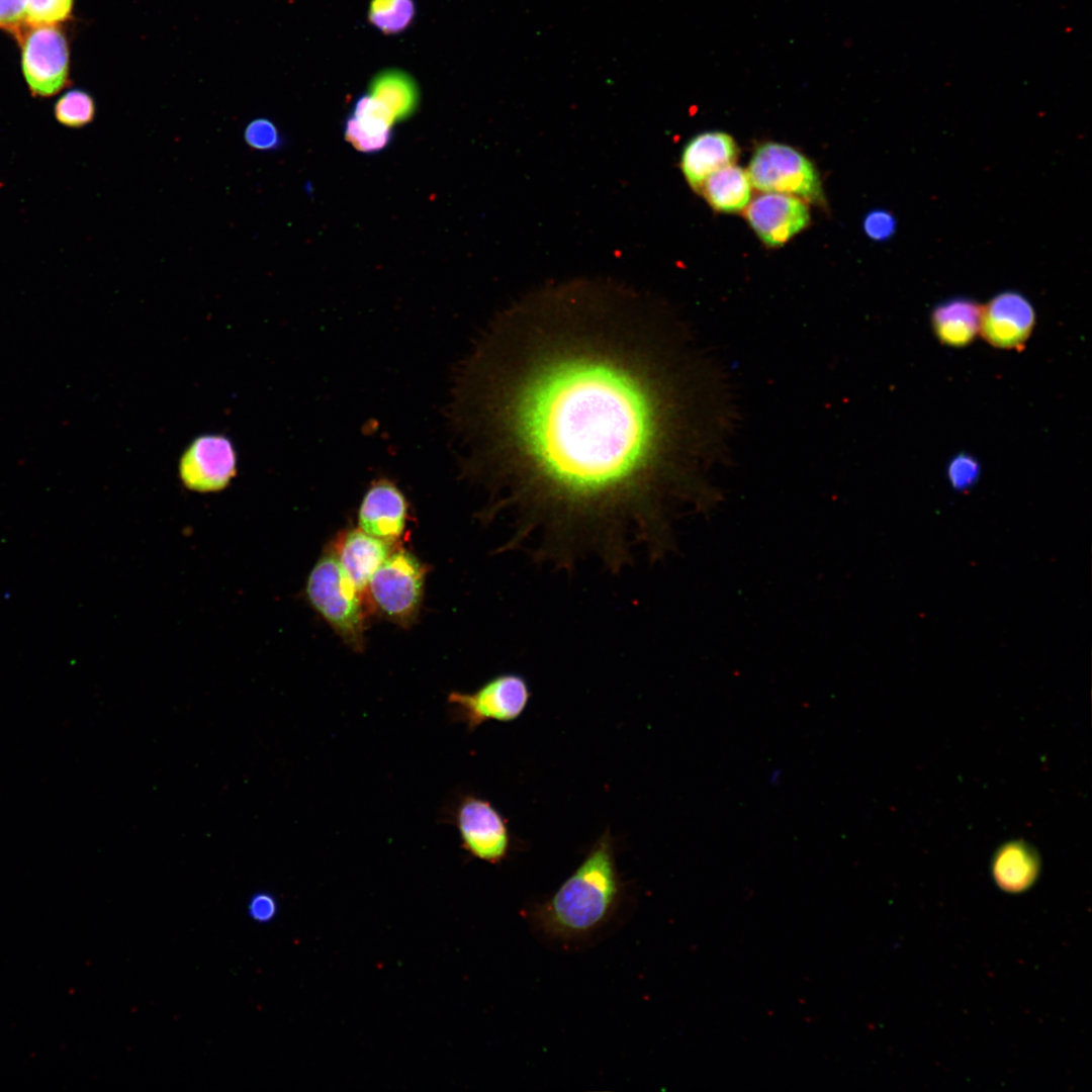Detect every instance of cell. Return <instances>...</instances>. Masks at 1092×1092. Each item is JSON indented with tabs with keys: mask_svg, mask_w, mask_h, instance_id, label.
I'll use <instances>...</instances> for the list:
<instances>
[{
	"mask_svg": "<svg viewBox=\"0 0 1092 1092\" xmlns=\"http://www.w3.org/2000/svg\"><path fill=\"white\" fill-rule=\"evenodd\" d=\"M564 289L497 316L463 363L452 421L465 474L514 516L504 549L618 570L664 550L700 454L694 358L640 298Z\"/></svg>",
	"mask_w": 1092,
	"mask_h": 1092,
	"instance_id": "6da1fadb",
	"label": "cell"
},
{
	"mask_svg": "<svg viewBox=\"0 0 1092 1092\" xmlns=\"http://www.w3.org/2000/svg\"><path fill=\"white\" fill-rule=\"evenodd\" d=\"M622 889L614 842L606 832L552 897L535 908L534 922L551 938L583 937L611 917Z\"/></svg>",
	"mask_w": 1092,
	"mask_h": 1092,
	"instance_id": "7a4b0ae2",
	"label": "cell"
},
{
	"mask_svg": "<svg viewBox=\"0 0 1092 1092\" xmlns=\"http://www.w3.org/2000/svg\"><path fill=\"white\" fill-rule=\"evenodd\" d=\"M305 590L310 605L345 644L354 651H363L365 622L362 593L331 550L312 567Z\"/></svg>",
	"mask_w": 1092,
	"mask_h": 1092,
	"instance_id": "3957f363",
	"label": "cell"
},
{
	"mask_svg": "<svg viewBox=\"0 0 1092 1092\" xmlns=\"http://www.w3.org/2000/svg\"><path fill=\"white\" fill-rule=\"evenodd\" d=\"M427 566L403 549L392 550L366 587L376 610L390 622L408 628L417 620Z\"/></svg>",
	"mask_w": 1092,
	"mask_h": 1092,
	"instance_id": "277c9868",
	"label": "cell"
},
{
	"mask_svg": "<svg viewBox=\"0 0 1092 1092\" xmlns=\"http://www.w3.org/2000/svg\"><path fill=\"white\" fill-rule=\"evenodd\" d=\"M746 172L751 185L762 192L790 194L818 205L825 202L814 164L789 145L777 142L759 145Z\"/></svg>",
	"mask_w": 1092,
	"mask_h": 1092,
	"instance_id": "5b68a950",
	"label": "cell"
},
{
	"mask_svg": "<svg viewBox=\"0 0 1092 1092\" xmlns=\"http://www.w3.org/2000/svg\"><path fill=\"white\" fill-rule=\"evenodd\" d=\"M15 37L20 44L22 73L34 97H52L69 85V44L58 24L25 25Z\"/></svg>",
	"mask_w": 1092,
	"mask_h": 1092,
	"instance_id": "8992f818",
	"label": "cell"
},
{
	"mask_svg": "<svg viewBox=\"0 0 1092 1092\" xmlns=\"http://www.w3.org/2000/svg\"><path fill=\"white\" fill-rule=\"evenodd\" d=\"M530 697L525 677L518 673H503L472 693L451 692L447 702L451 719L463 723L468 731H473L490 720H516L525 711Z\"/></svg>",
	"mask_w": 1092,
	"mask_h": 1092,
	"instance_id": "52a82bcc",
	"label": "cell"
},
{
	"mask_svg": "<svg viewBox=\"0 0 1092 1092\" xmlns=\"http://www.w3.org/2000/svg\"><path fill=\"white\" fill-rule=\"evenodd\" d=\"M453 817L462 848L472 857L497 864L508 856L511 847L508 824L490 802L464 795L456 804Z\"/></svg>",
	"mask_w": 1092,
	"mask_h": 1092,
	"instance_id": "ba28073f",
	"label": "cell"
},
{
	"mask_svg": "<svg viewBox=\"0 0 1092 1092\" xmlns=\"http://www.w3.org/2000/svg\"><path fill=\"white\" fill-rule=\"evenodd\" d=\"M237 459L232 443L223 436L207 435L195 439L179 463L183 484L194 491L223 489L236 475Z\"/></svg>",
	"mask_w": 1092,
	"mask_h": 1092,
	"instance_id": "9c48e42d",
	"label": "cell"
},
{
	"mask_svg": "<svg viewBox=\"0 0 1092 1092\" xmlns=\"http://www.w3.org/2000/svg\"><path fill=\"white\" fill-rule=\"evenodd\" d=\"M745 217L765 246L778 248L807 228L810 211L806 201L797 196L764 192L749 201Z\"/></svg>",
	"mask_w": 1092,
	"mask_h": 1092,
	"instance_id": "30bf717a",
	"label": "cell"
},
{
	"mask_svg": "<svg viewBox=\"0 0 1092 1092\" xmlns=\"http://www.w3.org/2000/svg\"><path fill=\"white\" fill-rule=\"evenodd\" d=\"M1035 322L1031 303L1016 291H1004L981 306L982 337L993 347L1019 349L1029 338Z\"/></svg>",
	"mask_w": 1092,
	"mask_h": 1092,
	"instance_id": "8fae6325",
	"label": "cell"
},
{
	"mask_svg": "<svg viewBox=\"0 0 1092 1092\" xmlns=\"http://www.w3.org/2000/svg\"><path fill=\"white\" fill-rule=\"evenodd\" d=\"M407 502L400 488L390 479L380 477L365 491L358 511L359 528L389 544L403 534L407 518Z\"/></svg>",
	"mask_w": 1092,
	"mask_h": 1092,
	"instance_id": "7c38bea8",
	"label": "cell"
},
{
	"mask_svg": "<svg viewBox=\"0 0 1092 1092\" xmlns=\"http://www.w3.org/2000/svg\"><path fill=\"white\" fill-rule=\"evenodd\" d=\"M738 154L736 142L727 132L703 131L686 144L679 166L690 187L700 193L705 180L715 171L734 164Z\"/></svg>",
	"mask_w": 1092,
	"mask_h": 1092,
	"instance_id": "4fadbf2b",
	"label": "cell"
},
{
	"mask_svg": "<svg viewBox=\"0 0 1092 1092\" xmlns=\"http://www.w3.org/2000/svg\"><path fill=\"white\" fill-rule=\"evenodd\" d=\"M393 545L363 530L350 529L334 542L332 552L342 568L363 593L374 572L392 552Z\"/></svg>",
	"mask_w": 1092,
	"mask_h": 1092,
	"instance_id": "5bb4252c",
	"label": "cell"
},
{
	"mask_svg": "<svg viewBox=\"0 0 1092 1092\" xmlns=\"http://www.w3.org/2000/svg\"><path fill=\"white\" fill-rule=\"evenodd\" d=\"M981 306L969 298H952L939 303L931 312V326L937 339L949 347L969 345L980 329Z\"/></svg>",
	"mask_w": 1092,
	"mask_h": 1092,
	"instance_id": "9a60e30c",
	"label": "cell"
},
{
	"mask_svg": "<svg viewBox=\"0 0 1092 1092\" xmlns=\"http://www.w3.org/2000/svg\"><path fill=\"white\" fill-rule=\"evenodd\" d=\"M368 93L380 101L396 121H403L418 110L420 88L414 77L399 68H386L370 80Z\"/></svg>",
	"mask_w": 1092,
	"mask_h": 1092,
	"instance_id": "2e32d148",
	"label": "cell"
},
{
	"mask_svg": "<svg viewBox=\"0 0 1092 1092\" xmlns=\"http://www.w3.org/2000/svg\"><path fill=\"white\" fill-rule=\"evenodd\" d=\"M1039 873L1035 851L1023 842H1009L995 854L992 874L996 884L1009 893L1029 889Z\"/></svg>",
	"mask_w": 1092,
	"mask_h": 1092,
	"instance_id": "e0dca14e",
	"label": "cell"
},
{
	"mask_svg": "<svg viewBox=\"0 0 1092 1092\" xmlns=\"http://www.w3.org/2000/svg\"><path fill=\"white\" fill-rule=\"evenodd\" d=\"M751 182L747 172L731 164L712 173L704 182L703 194L710 206L720 212H738L751 199Z\"/></svg>",
	"mask_w": 1092,
	"mask_h": 1092,
	"instance_id": "ac0fdd59",
	"label": "cell"
},
{
	"mask_svg": "<svg viewBox=\"0 0 1092 1092\" xmlns=\"http://www.w3.org/2000/svg\"><path fill=\"white\" fill-rule=\"evenodd\" d=\"M417 14L415 0H370L367 9L369 23L386 35L405 31Z\"/></svg>",
	"mask_w": 1092,
	"mask_h": 1092,
	"instance_id": "d6986e66",
	"label": "cell"
},
{
	"mask_svg": "<svg viewBox=\"0 0 1092 1092\" xmlns=\"http://www.w3.org/2000/svg\"><path fill=\"white\" fill-rule=\"evenodd\" d=\"M59 123L70 128H81L95 117L96 104L93 97L81 89H73L62 95L54 106Z\"/></svg>",
	"mask_w": 1092,
	"mask_h": 1092,
	"instance_id": "ffe728a7",
	"label": "cell"
},
{
	"mask_svg": "<svg viewBox=\"0 0 1092 1092\" xmlns=\"http://www.w3.org/2000/svg\"><path fill=\"white\" fill-rule=\"evenodd\" d=\"M74 0H27L26 25H56L72 15Z\"/></svg>",
	"mask_w": 1092,
	"mask_h": 1092,
	"instance_id": "44dd1931",
	"label": "cell"
},
{
	"mask_svg": "<svg viewBox=\"0 0 1092 1092\" xmlns=\"http://www.w3.org/2000/svg\"><path fill=\"white\" fill-rule=\"evenodd\" d=\"M245 142L258 151H274L283 145V136L275 123L267 118L252 120L245 128Z\"/></svg>",
	"mask_w": 1092,
	"mask_h": 1092,
	"instance_id": "7402d4cb",
	"label": "cell"
},
{
	"mask_svg": "<svg viewBox=\"0 0 1092 1092\" xmlns=\"http://www.w3.org/2000/svg\"><path fill=\"white\" fill-rule=\"evenodd\" d=\"M980 475L979 462L970 454L960 453L947 466V477L954 489L965 490L976 483Z\"/></svg>",
	"mask_w": 1092,
	"mask_h": 1092,
	"instance_id": "603a6c76",
	"label": "cell"
},
{
	"mask_svg": "<svg viewBox=\"0 0 1092 1092\" xmlns=\"http://www.w3.org/2000/svg\"><path fill=\"white\" fill-rule=\"evenodd\" d=\"M344 136L358 152L376 154L387 148L393 136H377L359 129L348 117L344 122Z\"/></svg>",
	"mask_w": 1092,
	"mask_h": 1092,
	"instance_id": "cb8c5ba5",
	"label": "cell"
},
{
	"mask_svg": "<svg viewBox=\"0 0 1092 1092\" xmlns=\"http://www.w3.org/2000/svg\"><path fill=\"white\" fill-rule=\"evenodd\" d=\"M864 234L872 240H888L896 230V220L887 210L875 209L866 214L862 220Z\"/></svg>",
	"mask_w": 1092,
	"mask_h": 1092,
	"instance_id": "d4e9b609",
	"label": "cell"
},
{
	"mask_svg": "<svg viewBox=\"0 0 1092 1092\" xmlns=\"http://www.w3.org/2000/svg\"><path fill=\"white\" fill-rule=\"evenodd\" d=\"M278 913V902L274 895L260 891L252 895L248 903V914L257 923H269Z\"/></svg>",
	"mask_w": 1092,
	"mask_h": 1092,
	"instance_id": "484cf974",
	"label": "cell"
},
{
	"mask_svg": "<svg viewBox=\"0 0 1092 1092\" xmlns=\"http://www.w3.org/2000/svg\"><path fill=\"white\" fill-rule=\"evenodd\" d=\"M27 0H0V28L14 35L26 25Z\"/></svg>",
	"mask_w": 1092,
	"mask_h": 1092,
	"instance_id": "4316f807",
	"label": "cell"
}]
</instances>
